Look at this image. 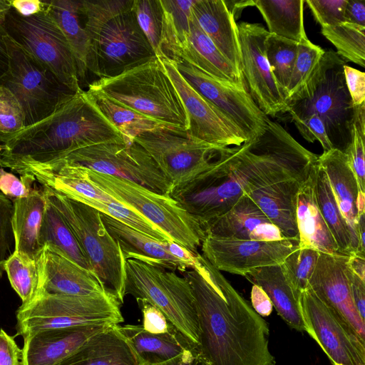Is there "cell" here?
I'll return each instance as SVG.
<instances>
[{"label":"cell","instance_id":"obj_51","mask_svg":"<svg viewBox=\"0 0 365 365\" xmlns=\"http://www.w3.org/2000/svg\"><path fill=\"white\" fill-rule=\"evenodd\" d=\"M143 315V328L153 334H162L176 329L163 312L144 299H136Z\"/></svg>","mask_w":365,"mask_h":365},{"label":"cell","instance_id":"obj_36","mask_svg":"<svg viewBox=\"0 0 365 365\" xmlns=\"http://www.w3.org/2000/svg\"><path fill=\"white\" fill-rule=\"evenodd\" d=\"M271 34L300 42L307 37L304 26V0H253Z\"/></svg>","mask_w":365,"mask_h":365},{"label":"cell","instance_id":"obj_63","mask_svg":"<svg viewBox=\"0 0 365 365\" xmlns=\"http://www.w3.org/2000/svg\"><path fill=\"white\" fill-rule=\"evenodd\" d=\"M356 205L358 217L359 215L365 213V192L360 190L358 191Z\"/></svg>","mask_w":365,"mask_h":365},{"label":"cell","instance_id":"obj_32","mask_svg":"<svg viewBox=\"0 0 365 365\" xmlns=\"http://www.w3.org/2000/svg\"><path fill=\"white\" fill-rule=\"evenodd\" d=\"M119 329L143 365L163 363L185 351L196 350L197 346L177 329L162 334L150 333L141 325H119Z\"/></svg>","mask_w":365,"mask_h":365},{"label":"cell","instance_id":"obj_48","mask_svg":"<svg viewBox=\"0 0 365 365\" xmlns=\"http://www.w3.org/2000/svg\"><path fill=\"white\" fill-rule=\"evenodd\" d=\"M13 215V202L0 192V279L4 271V263L10 256L9 252L14 242Z\"/></svg>","mask_w":365,"mask_h":365},{"label":"cell","instance_id":"obj_18","mask_svg":"<svg viewBox=\"0 0 365 365\" xmlns=\"http://www.w3.org/2000/svg\"><path fill=\"white\" fill-rule=\"evenodd\" d=\"M241 57V73L249 93L267 116L286 112V101L271 72L265 54L269 32L262 25L237 24Z\"/></svg>","mask_w":365,"mask_h":365},{"label":"cell","instance_id":"obj_64","mask_svg":"<svg viewBox=\"0 0 365 365\" xmlns=\"http://www.w3.org/2000/svg\"><path fill=\"white\" fill-rule=\"evenodd\" d=\"M11 7L9 0H0V24Z\"/></svg>","mask_w":365,"mask_h":365},{"label":"cell","instance_id":"obj_14","mask_svg":"<svg viewBox=\"0 0 365 365\" xmlns=\"http://www.w3.org/2000/svg\"><path fill=\"white\" fill-rule=\"evenodd\" d=\"M134 140L152 157L173 187L206 170L222 149L166 127L144 132Z\"/></svg>","mask_w":365,"mask_h":365},{"label":"cell","instance_id":"obj_16","mask_svg":"<svg viewBox=\"0 0 365 365\" xmlns=\"http://www.w3.org/2000/svg\"><path fill=\"white\" fill-rule=\"evenodd\" d=\"M172 61L184 80L233 120L248 140L264 132L270 119L257 106L247 88L215 79L183 60Z\"/></svg>","mask_w":365,"mask_h":365},{"label":"cell","instance_id":"obj_24","mask_svg":"<svg viewBox=\"0 0 365 365\" xmlns=\"http://www.w3.org/2000/svg\"><path fill=\"white\" fill-rule=\"evenodd\" d=\"M37 263L36 294L87 296L106 292L94 273L46 248L42 249Z\"/></svg>","mask_w":365,"mask_h":365},{"label":"cell","instance_id":"obj_11","mask_svg":"<svg viewBox=\"0 0 365 365\" xmlns=\"http://www.w3.org/2000/svg\"><path fill=\"white\" fill-rule=\"evenodd\" d=\"M6 43L10 68L1 86L8 88L20 103L25 115V128L50 116L78 93L7 36Z\"/></svg>","mask_w":365,"mask_h":365},{"label":"cell","instance_id":"obj_55","mask_svg":"<svg viewBox=\"0 0 365 365\" xmlns=\"http://www.w3.org/2000/svg\"><path fill=\"white\" fill-rule=\"evenodd\" d=\"M251 304L253 309L262 317L270 315L272 303L266 292L259 286L253 284L251 290Z\"/></svg>","mask_w":365,"mask_h":365},{"label":"cell","instance_id":"obj_39","mask_svg":"<svg viewBox=\"0 0 365 365\" xmlns=\"http://www.w3.org/2000/svg\"><path fill=\"white\" fill-rule=\"evenodd\" d=\"M298 43L271 34H269L265 41L266 57L285 101L297 55Z\"/></svg>","mask_w":365,"mask_h":365},{"label":"cell","instance_id":"obj_61","mask_svg":"<svg viewBox=\"0 0 365 365\" xmlns=\"http://www.w3.org/2000/svg\"><path fill=\"white\" fill-rule=\"evenodd\" d=\"M358 253L365 255V213L359 215L357 224Z\"/></svg>","mask_w":365,"mask_h":365},{"label":"cell","instance_id":"obj_21","mask_svg":"<svg viewBox=\"0 0 365 365\" xmlns=\"http://www.w3.org/2000/svg\"><path fill=\"white\" fill-rule=\"evenodd\" d=\"M163 57L183 60L215 79L247 88L242 73L217 49L192 14L188 34Z\"/></svg>","mask_w":365,"mask_h":365},{"label":"cell","instance_id":"obj_44","mask_svg":"<svg viewBox=\"0 0 365 365\" xmlns=\"http://www.w3.org/2000/svg\"><path fill=\"white\" fill-rule=\"evenodd\" d=\"M365 103L355 107L351 140L344 151L349 165L357 182L359 190L365 192Z\"/></svg>","mask_w":365,"mask_h":365},{"label":"cell","instance_id":"obj_31","mask_svg":"<svg viewBox=\"0 0 365 365\" xmlns=\"http://www.w3.org/2000/svg\"><path fill=\"white\" fill-rule=\"evenodd\" d=\"M13 204L14 252L25 259L38 261L42 250L38 233L46 205L44 193L34 187L27 197L15 200Z\"/></svg>","mask_w":365,"mask_h":365},{"label":"cell","instance_id":"obj_43","mask_svg":"<svg viewBox=\"0 0 365 365\" xmlns=\"http://www.w3.org/2000/svg\"><path fill=\"white\" fill-rule=\"evenodd\" d=\"M133 10L138 24L159 57L164 29V11L160 0H133Z\"/></svg>","mask_w":365,"mask_h":365},{"label":"cell","instance_id":"obj_26","mask_svg":"<svg viewBox=\"0 0 365 365\" xmlns=\"http://www.w3.org/2000/svg\"><path fill=\"white\" fill-rule=\"evenodd\" d=\"M317 161L307 178L302 183L297 196L298 247L314 249L328 255H341L317 205L315 195Z\"/></svg>","mask_w":365,"mask_h":365},{"label":"cell","instance_id":"obj_57","mask_svg":"<svg viewBox=\"0 0 365 365\" xmlns=\"http://www.w3.org/2000/svg\"><path fill=\"white\" fill-rule=\"evenodd\" d=\"M11 6L20 15L29 16L42 11L43 4L42 0H9Z\"/></svg>","mask_w":365,"mask_h":365},{"label":"cell","instance_id":"obj_54","mask_svg":"<svg viewBox=\"0 0 365 365\" xmlns=\"http://www.w3.org/2000/svg\"><path fill=\"white\" fill-rule=\"evenodd\" d=\"M345 272L355 307L361 317L365 320V281L354 274L346 264H345Z\"/></svg>","mask_w":365,"mask_h":365},{"label":"cell","instance_id":"obj_23","mask_svg":"<svg viewBox=\"0 0 365 365\" xmlns=\"http://www.w3.org/2000/svg\"><path fill=\"white\" fill-rule=\"evenodd\" d=\"M202 230L203 236L259 241L284 239L279 229L246 195L227 212L202 226Z\"/></svg>","mask_w":365,"mask_h":365},{"label":"cell","instance_id":"obj_12","mask_svg":"<svg viewBox=\"0 0 365 365\" xmlns=\"http://www.w3.org/2000/svg\"><path fill=\"white\" fill-rule=\"evenodd\" d=\"M1 24L11 41L47 66L68 88L76 93L83 90L69 43L46 10L24 16L11 7Z\"/></svg>","mask_w":365,"mask_h":365},{"label":"cell","instance_id":"obj_58","mask_svg":"<svg viewBox=\"0 0 365 365\" xmlns=\"http://www.w3.org/2000/svg\"><path fill=\"white\" fill-rule=\"evenodd\" d=\"M10 68V57L6 43V34L0 24V87Z\"/></svg>","mask_w":365,"mask_h":365},{"label":"cell","instance_id":"obj_33","mask_svg":"<svg viewBox=\"0 0 365 365\" xmlns=\"http://www.w3.org/2000/svg\"><path fill=\"white\" fill-rule=\"evenodd\" d=\"M243 277L266 292L277 314L287 325L298 331H305L299 297L285 279L280 264L255 268Z\"/></svg>","mask_w":365,"mask_h":365},{"label":"cell","instance_id":"obj_25","mask_svg":"<svg viewBox=\"0 0 365 365\" xmlns=\"http://www.w3.org/2000/svg\"><path fill=\"white\" fill-rule=\"evenodd\" d=\"M108 232L118 244L124 259H137L170 271L183 273L190 266L171 254L170 241H160L101 212Z\"/></svg>","mask_w":365,"mask_h":365},{"label":"cell","instance_id":"obj_47","mask_svg":"<svg viewBox=\"0 0 365 365\" xmlns=\"http://www.w3.org/2000/svg\"><path fill=\"white\" fill-rule=\"evenodd\" d=\"M316 21L321 26H336L345 21L347 0H306Z\"/></svg>","mask_w":365,"mask_h":365},{"label":"cell","instance_id":"obj_30","mask_svg":"<svg viewBox=\"0 0 365 365\" xmlns=\"http://www.w3.org/2000/svg\"><path fill=\"white\" fill-rule=\"evenodd\" d=\"M58 365H143L135 351L111 325L90 338L78 351Z\"/></svg>","mask_w":365,"mask_h":365},{"label":"cell","instance_id":"obj_4","mask_svg":"<svg viewBox=\"0 0 365 365\" xmlns=\"http://www.w3.org/2000/svg\"><path fill=\"white\" fill-rule=\"evenodd\" d=\"M133 4V0L80 1L88 39V73L113 77L156 56Z\"/></svg>","mask_w":365,"mask_h":365},{"label":"cell","instance_id":"obj_5","mask_svg":"<svg viewBox=\"0 0 365 365\" xmlns=\"http://www.w3.org/2000/svg\"><path fill=\"white\" fill-rule=\"evenodd\" d=\"M88 89L101 93L165 127L186 131L188 119L181 99L157 56L118 76L101 78Z\"/></svg>","mask_w":365,"mask_h":365},{"label":"cell","instance_id":"obj_28","mask_svg":"<svg viewBox=\"0 0 365 365\" xmlns=\"http://www.w3.org/2000/svg\"><path fill=\"white\" fill-rule=\"evenodd\" d=\"M317 160L327 174L339 210L348 226L353 254L358 253V212L356 202L359 188L346 155L340 150L333 148L323 152Z\"/></svg>","mask_w":365,"mask_h":365},{"label":"cell","instance_id":"obj_10","mask_svg":"<svg viewBox=\"0 0 365 365\" xmlns=\"http://www.w3.org/2000/svg\"><path fill=\"white\" fill-rule=\"evenodd\" d=\"M86 169L88 178L113 198L140 213L194 255L203 237L199 223L168 195L131 181Z\"/></svg>","mask_w":365,"mask_h":365},{"label":"cell","instance_id":"obj_34","mask_svg":"<svg viewBox=\"0 0 365 365\" xmlns=\"http://www.w3.org/2000/svg\"><path fill=\"white\" fill-rule=\"evenodd\" d=\"M46 10L59 26L72 50L81 87L88 74V39L80 11V1L42 0Z\"/></svg>","mask_w":365,"mask_h":365},{"label":"cell","instance_id":"obj_40","mask_svg":"<svg viewBox=\"0 0 365 365\" xmlns=\"http://www.w3.org/2000/svg\"><path fill=\"white\" fill-rule=\"evenodd\" d=\"M321 33L336 47V53L344 61L365 66V27L344 22L322 26Z\"/></svg>","mask_w":365,"mask_h":365},{"label":"cell","instance_id":"obj_52","mask_svg":"<svg viewBox=\"0 0 365 365\" xmlns=\"http://www.w3.org/2000/svg\"><path fill=\"white\" fill-rule=\"evenodd\" d=\"M344 75L354 107L365 103V73L349 66H344Z\"/></svg>","mask_w":365,"mask_h":365},{"label":"cell","instance_id":"obj_22","mask_svg":"<svg viewBox=\"0 0 365 365\" xmlns=\"http://www.w3.org/2000/svg\"><path fill=\"white\" fill-rule=\"evenodd\" d=\"M108 327L81 326L31 334L24 338L21 365H58Z\"/></svg>","mask_w":365,"mask_h":365},{"label":"cell","instance_id":"obj_50","mask_svg":"<svg viewBox=\"0 0 365 365\" xmlns=\"http://www.w3.org/2000/svg\"><path fill=\"white\" fill-rule=\"evenodd\" d=\"M301 135L308 142L318 140L324 152L334 148L327 133L324 121L316 113H313L303 120L294 122Z\"/></svg>","mask_w":365,"mask_h":365},{"label":"cell","instance_id":"obj_56","mask_svg":"<svg viewBox=\"0 0 365 365\" xmlns=\"http://www.w3.org/2000/svg\"><path fill=\"white\" fill-rule=\"evenodd\" d=\"M345 21L365 27V0H347Z\"/></svg>","mask_w":365,"mask_h":365},{"label":"cell","instance_id":"obj_41","mask_svg":"<svg viewBox=\"0 0 365 365\" xmlns=\"http://www.w3.org/2000/svg\"><path fill=\"white\" fill-rule=\"evenodd\" d=\"M10 284L22 301V306L35 297L38 284L37 261L25 259L13 252L4 263Z\"/></svg>","mask_w":365,"mask_h":365},{"label":"cell","instance_id":"obj_13","mask_svg":"<svg viewBox=\"0 0 365 365\" xmlns=\"http://www.w3.org/2000/svg\"><path fill=\"white\" fill-rule=\"evenodd\" d=\"M53 162L75 165L127 180L160 194L168 195L173 188L152 157L135 141L80 148Z\"/></svg>","mask_w":365,"mask_h":365},{"label":"cell","instance_id":"obj_9","mask_svg":"<svg viewBox=\"0 0 365 365\" xmlns=\"http://www.w3.org/2000/svg\"><path fill=\"white\" fill-rule=\"evenodd\" d=\"M144 299L159 309L172 324L197 346L199 325L188 280L174 271L128 259L125 262V295Z\"/></svg>","mask_w":365,"mask_h":365},{"label":"cell","instance_id":"obj_1","mask_svg":"<svg viewBox=\"0 0 365 365\" xmlns=\"http://www.w3.org/2000/svg\"><path fill=\"white\" fill-rule=\"evenodd\" d=\"M317 158L269 120L260 135L220 150L206 170L173 187L170 197L202 227L247 192L279 181L305 180Z\"/></svg>","mask_w":365,"mask_h":365},{"label":"cell","instance_id":"obj_45","mask_svg":"<svg viewBox=\"0 0 365 365\" xmlns=\"http://www.w3.org/2000/svg\"><path fill=\"white\" fill-rule=\"evenodd\" d=\"M324 51L320 46L312 43L307 36L299 42L297 55L287 88L286 103L306 83Z\"/></svg>","mask_w":365,"mask_h":365},{"label":"cell","instance_id":"obj_38","mask_svg":"<svg viewBox=\"0 0 365 365\" xmlns=\"http://www.w3.org/2000/svg\"><path fill=\"white\" fill-rule=\"evenodd\" d=\"M315 195L320 212L337 244L339 253L347 256L352 255L348 226L339 210L327 174L318 160L316 164Z\"/></svg>","mask_w":365,"mask_h":365},{"label":"cell","instance_id":"obj_37","mask_svg":"<svg viewBox=\"0 0 365 365\" xmlns=\"http://www.w3.org/2000/svg\"><path fill=\"white\" fill-rule=\"evenodd\" d=\"M86 93L91 103L120 133L125 143L134 142L144 132L165 127L98 91L88 89Z\"/></svg>","mask_w":365,"mask_h":365},{"label":"cell","instance_id":"obj_2","mask_svg":"<svg viewBox=\"0 0 365 365\" xmlns=\"http://www.w3.org/2000/svg\"><path fill=\"white\" fill-rule=\"evenodd\" d=\"M189 282L199 325L197 359L204 365H275L269 325L202 255L182 273Z\"/></svg>","mask_w":365,"mask_h":365},{"label":"cell","instance_id":"obj_20","mask_svg":"<svg viewBox=\"0 0 365 365\" xmlns=\"http://www.w3.org/2000/svg\"><path fill=\"white\" fill-rule=\"evenodd\" d=\"M347 257L319 252L307 287L365 341V320L355 307L345 272Z\"/></svg>","mask_w":365,"mask_h":365},{"label":"cell","instance_id":"obj_42","mask_svg":"<svg viewBox=\"0 0 365 365\" xmlns=\"http://www.w3.org/2000/svg\"><path fill=\"white\" fill-rule=\"evenodd\" d=\"M319 256V252L314 249L298 247L280 264L285 279L297 297L307 288Z\"/></svg>","mask_w":365,"mask_h":365},{"label":"cell","instance_id":"obj_60","mask_svg":"<svg viewBox=\"0 0 365 365\" xmlns=\"http://www.w3.org/2000/svg\"><path fill=\"white\" fill-rule=\"evenodd\" d=\"M347 267L363 281H365V255L354 253L348 256Z\"/></svg>","mask_w":365,"mask_h":365},{"label":"cell","instance_id":"obj_46","mask_svg":"<svg viewBox=\"0 0 365 365\" xmlns=\"http://www.w3.org/2000/svg\"><path fill=\"white\" fill-rule=\"evenodd\" d=\"M25 128V115L14 95L0 87V144L6 143Z\"/></svg>","mask_w":365,"mask_h":365},{"label":"cell","instance_id":"obj_53","mask_svg":"<svg viewBox=\"0 0 365 365\" xmlns=\"http://www.w3.org/2000/svg\"><path fill=\"white\" fill-rule=\"evenodd\" d=\"M22 350L14 338L0 329V365H21Z\"/></svg>","mask_w":365,"mask_h":365},{"label":"cell","instance_id":"obj_59","mask_svg":"<svg viewBox=\"0 0 365 365\" xmlns=\"http://www.w3.org/2000/svg\"><path fill=\"white\" fill-rule=\"evenodd\" d=\"M150 365H204L197 357L196 350L185 351L167 361Z\"/></svg>","mask_w":365,"mask_h":365},{"label":"cell","instance_id":"obj_17","mask_svg":"<svg viewBox=\"0 0 365 365\" xmlns=\"http://www.w3.org/2000/svg\"><path fill=\"white\" fill-rule=\"evenodd\" d=\"M181 99L188 119L189 137L218 148L240 146L248 140L245 133L222 111L195 91L181 76L174 63L158 58Z\"/></svg>","mask_w":365,"mask_h":365},{"label":"cell","instance_id":"obj_49","mask_svg":"<svg viewBox=\"0 0 365 365\" xmlns=\"http://www.w3.org/2000/svg\"><path fill=\"white\" fill-rule=\"evenodd\" d=\"M36 180L29 174L21 175L18 178L13 173L0 168V190L13 202L15 200L27 197L34 188Z\"/></svg>","mask_w":365,"mask_h":365},{"label":"cell","instance_id":"obj_3","mask_svg":"<svg viewBox=\"0 0 365 365\" xmlns=\"http://www.w3.org/2000/svg\"><path fill=\"white\" fill-rule=\"evenodd\" d=\"M106 143L125 142L82 90L50 116L0 144V166L14 172L26 165L48 164L80 148Z\"/></svg>","mask_w":365,"mask_h":365},{"label":"cell","instance_id":"obj_29","mask_svg":"<svg viewBox=\"0 0 365 365\" xmlns=\"http://www.w3.org/2000/svg\"><path fill=\"white\" fill-rule=\"evenodd\" d=\"M191 11L205 34L241 73L237 24L225 1L195 0Z\"/></svg>","mask_w":365,"mask_h":365},{"label":"cell","instance_id":"obj_27","mask_svg":"<svg viewBox=\"0 0 365 365\" xmlns=\"http://www.w3.org/2000/svg\"><path fill=\"white\" fill-rule=\"evenodd\" d=\"M305 180L279 181L244 195L258 206L270 222L279 229L284 239L298 244L297 196Z\"/></svg>","mask_w":365,"mask_h":365},{"label":"cell","instance_id":"obj_8","mask_svg":"<svg viewBox=\"0 0 365 365\" xmlns=\"http://www.w3.org/2000/svg\"><path fill=\"white\" fill-rule=\"evenodd\" d=\"M117 299L106 292L87 296L39 293L16 311V331L23 338L38 331L124 322Z\"/></svg>","mask_w":365,"mask_h":365},{"label":"cell","instance_id":"obj_15","mask_svg":"<svg viewBox=\"0 0 365 365\" xmlns=\"http://www.w3.org/2000/svg\"><path fill=\"white\" fill-rule=\"evenodd\" d=\"M305 331L333 365H365V341L307 287L299 297Z\"/></svg>","mask_w":365,"mask_h":365},{"label":"cell","instance_id":"obj_6","mask_svg":"<svg viewBox=\"0 0 365 365\" xmlns=\"http://www.w3.org/2000/svg\"><path fill=\"white\" fill-rule=\"evenodd\" d=\"M344 65L336 52L325 51L306 83L286 103L292 122L317 114L334 148L344 153L350 143L355 113L344 80Z\"/></svg>","mask_w":365,"mask_h":365},{"label":"cell","instance_id":"obj_35","mask_svg":"<svg viewBox=\"0 0 365 365\" xmlns=\"http://www.w3.org/2000/svg\"><path fill=\"white\" fill-rule=\"evenodd\" d=\"M46 200V205L38 233L40 247L93 273L71 228L57 209Z\"/></svg>","mask_w":365,"mask_h":365},{"label":"cell","instance_id":"obj_62","mask_svg":"<svg viewBox=\"0 0 365 365\" xmlns=\"http://www.w3.org/2000/svg\"><path fill=\"white\" fill-rule=\"evenodd\" d=\"M230 4H228L225 1V3L228 9V10L232 14L235 20L238 18L240 13L242 11L245 7L250 6H254L253 0H247V1H228Z\"/></svg>","mask_w":365,"mask_h":365},{"label":"cell","instance_id":"obj_7","mask_svg":"<svg viewBox=\"0 0 365 365\" xmlns=\"http://www.w3.org/2000/svg\"><path fill=\"white\" fill-rule=\"evenodd\" d=\"M41 190L71 228L104 290L122 305L125 296V259L104 225L101 212L47 187Z\"/></svg>","mask_w":365,"mask_h":365},{"label":"cell","instance_id":"obj_19","mask_svg":"<svg viewBox=\"0 0 365 365\" xmlns=\"http://www.w3.org/2000/svg\"><path fill=\"white\" fill-rule=\"evenodd\" d=\"M202 257L216 269L244 276L258 267L281 264L298 247V243L284 239L259 241L204 235Z\"/></svg>","mask_w":365,"mask_h":365}]
</instances>
